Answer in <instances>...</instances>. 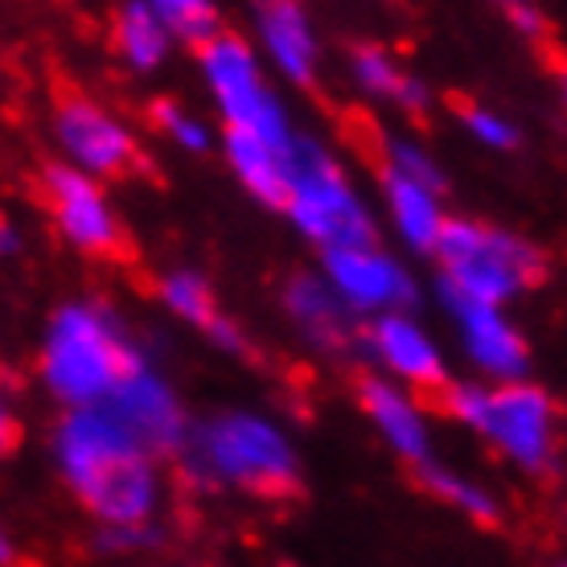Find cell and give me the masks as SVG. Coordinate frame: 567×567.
I'll use <instances>...</instances> for the list:
<instances>
[{"label":"cell","mask_w":567,"mask_h":567,"mask_svg":"<svg viewBox=\"0 0 567 567\" xmlns=\"http://www.w3.org/2000/svg\"><path fill=\"white\" fill-rule=\"evenodd\" d=\"M50 461L62 485L100 526H141L161 514V461L112 408L58 415L50 427Z\"/></svg>","instance_id":"1"},{"label":"cell","mask_w":567,"mask_h":567,"mask_svg":"<svg viewBox=\"0 0 567 567\" xmlns=\"http://www.w3.org/2000/svg\"><path fill=\"white\" fill-rule=\"evenodd\" d=\"M144 350L100 300H66L50 312L38 341V383L62 412L107 408Z\"/></svg>","instance_id":"2"},{"label":"cell","mask_w":567,"mask_h":567,"mask_svg":"<svg viewBox=\"0 0 567 567\" xmlns=\"http://www.w3.org/2000/svg\"><path fill=\"white\" fill-rule=\"evenodd\" d=\"M182 473L194 485L280 497L297 489L300 456L271 415L235 408L194 427V440L182 453Z\"/></svg>","instance_id":"3"},{"label":"cell","mask_w":567,"mask_h":567,"mask_svg":"<svg viewBox=\"0 0 567 567\" xmlns=\"http://www.w3.org/2000/svg\"><path fill=\"white\" fill-rule=\"evenodd\" d=\"M284 218L317 251L374 243V214L358 194L354 177L321 141L297 136L288 148V206Z\"/></svg>","instance_id":"4"},{"label":"cell","mask_w":567,"mask_h":567,"mask_svg":"<svg viewBox=\"0 0 567 567\" xmlns=\"http://www.w3.org/2000/svg\"><path fill=\"white\" fill-rule=\"evenodd\" d=\"M444 408L456 424L477 432L523 473H543L555 461V399L539 383H453Z\"/></svg>","instance_id":"5"},{"label":"cell","mask_w":567,"mask_h":567,"mask_svg":"<svg viewBox=\"0 0 567 567\" xmlns=\"http://www.w3.org/2000/svg\"><path fill=\"white\" fill-rule=\"evenodd\" d=\"M440 288L453 297L506 309L539 280L543 256L535 243L502 227H485L477 218H449L436 243Z\"/></svg>","instance_id":"6"},{"label":"cell","mask_w":567,"mask_h":567,"mask_svg":"<svg viewBox=\"0 0 567 567\" xmlns=\"http://www.w3.org/2000/svg\"><path fill=\"white\" fill-rule=\"evenodd\" d=\"M198 71L214 107L223 115V132H243V136H259L268 144L292 148L297 132H292L288 107L264 71V54L243 33L227 29L210 45H202Z\"/></svg>","instance_id":"7"},{"label":"cell","mask_w":567,"mask_h":567,"mask_svg":"<svg viewBox=\"0 0 567 567\" xmlns=\"http://www.w3.org/2000/svg\"><path fill=\"white\" fill-rule=\"evenodd\" d=\"M317 268L333 284V292L341 297V305L354 312V317H362V321L412 309L415 297H420L412 271L403 268L399 256H391L386 247H379V239L321 251V264H317Z\"/></svg>","instance_id":"8"},{"label":"cell","mask_w":567,"mask_h":567,"mask_svg":"<svg viewBox=\"0 0 567 567\" xmlns=\"http://www.w3.org/2000/svg\"><path fill=\"white\" fill-rule=\"evenodd\" d=\"M50 136H54L58 161L95 177V182L128 173L141 156V144H136L128 124L107 112L103 103L83 100V95L58 103L54 120H50Z\"/></svg>","instance_id":"9"},{"label":"cell","mask_w":567,"mask_h":567,"mask_svg":"<svg viewBox=\"0 0 567 567\" xmlns=\"http://www.w3.org/2000/svg\"><path fill=\"white\" fill-rule=\"evenodd\" d=\"M107 408L124 420V427L141 440L156 461L161 456H182L189 449V440H194V424L185 415L182 395L173 391L165 370L156 367L148 354L136 358V367L124 374V383L115 386Z\"/></svg>","instance_id":"10"},{"label":"cell","mask_w":567,"mask_h":567,"mask_svg":"<svg viewBox=\"0 0 567 567\" xmlns=\"http://www.w3.org/2000/svg\"><path fill=\"white\" fill-rule=\"evenodd\" d=\"M42 194L50 214H54L58 235L71 243L74 251L112 256L115 247L124 243L120 214H115L112 198L103 194V185L95 177L62 165V161H50L42 169Z\"/></svg>","instance_id":"11"},{"label":"cell","mask_w":567,"mask_h":567,"mask_svg":"<svg viewBox=\"0 0 567 567\" xmlns=\"http://www.w3.org/2000/svg\"><path fill=\"white\" fill-rule=\"evenodd\" d=\"M440 305L453 321L461 350L473 362V370L489 379L494 386L506 383H526V370H530V346H526L523 329L514 326L506 309L497 305H477V300L453 297L440 288Z\"/></svg>","instance_id":"12"},{"label":"cell","mask_w":567,"mask_h":567,"mask_svg":"<svg viewBox=\"0 0 567 567\" xmlns=\"http://www.w3.org/2000/svg\"><path fill=\"white\" fill-rule=\"evenodd\" d=\"M358 338H362V350L383 367L386 379H395L403 386L444 383V350H440L436 333L412 309L362 321Z\"/></svg>","instance_id":"13"},{"label":"cell","mask_w":567,"mask_h":567,"mask_svg":"<svg viewBox=\"0 0 567 567\" xmlns=\"http://www.w3.org/2000/svg\"><path fill=\"white\" fill-rule=\"evenodd\" d=\"M358 403L367 412L370 427L383 436V444L399 461L424 468L432 456V424H427V412L420 408L412 386L395 383L386 374H367L358 383Z\"/></svg>","instance_id":"14"},{"label":"cell","mask_w":567,"mask_h":567,"mask_svg":"<svg viewBox=\"0 0 567 567\" xmlns=\"http://www.w3.org/2000/svg\"><path fill=\"white\" fill-rule=\"evenodd\" d=\"M251 29H256V50L284 83L309 86L317 79L321 42H317L312 17L300 4H292V0L259 4L256 17H251Z\"/></svg>","instance_id":"15"},{"label":"cell","mask_w":567,"mask_h":567,"mask_svg":"<svg viewBox=\"0 0 567 567\" xmlns=\"http://www.w3.org/2000/svg\"><path fill=\"white\" fill-rule=\"evenodd\" d=\"M284 312H288V321L297 326V333L309 346H317V350H341V346H350V338L354 333H362V329H354V312L341 305V297L333 292V284L321 276V268L312 271H297L292 280L284 284V297H280Z\"/></svg>","instance_id":"16"},{"label":"cell","mask_w":567,"mask_h":567,"mask_svg":"<svg viewBox=\"0 0 567 567\" xmlns=\"http://www.w3.org/2000/svg\"><path fill=\"white\" fill-rule=\"evenodd\" d=\"M383 210L399 243L412 247L415 256H436L440 235L453 218L444 210V194L420 182H408V177H395V173L383 177Z\"/></svg>","instance_id":"17"},{"label":"cell","mask_w":567,"mask_h":567,"mask_svg":"<svg viewBox=\"0 0 567 567\" xmlns=\"http://www.w3.org/2000/svg\"><path fill=\"white\" fill-rule=\"evenodd\" d=\"M223 161L259 206L268 210L288 206V148L243 132H223Z\"/></svg>","instance_id":"18"},{"label":"cell","mask_w":567,"mask_h":567,"mask_svg":"<svg viewBox=\"0 0 567 567\" xmlns=\"http://www.w3.org/2000/svg\"><path fill=\"white\" fill-rule=\"evenodd\" d=\"M112 42L120 62L136 74H153L161 71L173 54V38L165 21L156 17V9L148 0H128L115 9V29H112Z\"/></svg>","instance_id":"19"},{"label":"cell","mask_w":567,"mask_h":567,"mask_svg":"<svg viewBox=\"0 0 567 567\" xmlns=\"http://www.w3.org/2000/svg\"><path fill=\"white\" fill-rule=\"evenodd\" d=\"M350 79L370 100H386L403 112H424L427 107V86L403 71L383 45H354L350 50Z\"/></svg>","instance_id":"20"},{"label":"cell","mask_w":567,"mask_h":567,"mask_svg":"<svg viewBox=\"0 0 567 567\" xmlns=\"http://www.w3.org/2000/svg\"><path fill=\"white\" fill-rule=\"evenodd\" d=\"M156 297H161V305L177 317V321H185V326H194V329H206L223 317L218 312V305H214V288L210 280L202 276L198 268H173L165 271L161 280H156Z\"/></svg>","instance_id":"21"},{"label":"cell","mask_w":567,"mask_h":567,"mask_svg":"<svg viewBox=\"0 0 567 567\" xmlns=\"http://www.w3.org/2000/svg\"><path fill=\"white\" fill-rule=\"evenodd\" d=\"M415 473H420V485H424L427 494H436L440 502H449L456 514H465V518H473V523H494L497 518V497L489 494L482 482L465 477L461 468L427 461V465L415 468Z\"/></svg>","instance_id":"22"},{"label":"cell","mask_w":567,"mask_h":567,"mask_svg":"<svg viewBox=\"0 0 567 567\" xmlns=\"http://www.w3.org/2000/svg\"><path fill=\"white\" fill-rule=\"evenodd\" d=\"M156 17L165 21L173 45H189V50H202L210 45L223 29V13L214 9L210 0H153Z\"/></svg>","instance_id":"23"},{"label":"cell","mask_w":567,"mask_h":567,"mask_svg":"<svg viewBox=\"0 0 567 567\" xmlns=\"http://www.w3.org/2000/svg\"><path fill=\"white\" fill-rule=\"evenodd\" d=\"M153 124L165 132V136H169V141L182 148V153L202 156V153H210V148H214L210 124H206L198 112L182 107L177 100H156L153 103Z\"/></svg>","instance_id":"24"},{"label":"cell","mask_w":567,"mask_h":567,"mask_svg":"<svg viewBox=\"0 0 567 567\" xmlns=\"http://www.w3.org/2000/svg\"><path fill=\"white\" fill-rule=\"evenodd\" d=\"M386 173L408 177V182H420V185H427V189L444 194V173H440L436 156L415 141H403V136L386 141Z\"/></svg>","instance_id":"25"},{"label":"cell","mask_w":567,"mask_h":567,"mask_svg":"<svg viewBox=\"0 0 567 567\" xmlns=\"http://www.w3.org/2000/svg\"><path fill=\"white\" fill-rule=\"evenodd\" d=\"M465 128L482 148H494V153H511V148H518V141H523L518 128H514V120H506V115L494 112V107H468Z\"/></svg>","instance_id":"26"},{"label":"cell","mask_w":567,"mask_h":567,"mask_svg":"<svg viewBox=\"0 0 567 567\" xmlns=\"http://www.w3.org/2000/svg\"><path fill=\"white\" fill-rule=\"evenodd\" d=\"M95 543H100V551H107V555H136V551H148V547L161 543V526L156 523L100 526V530H95Z\"/></svg>","instance_id":"27"},{"label":"cell","mask_w":567,"mask_h":567,"mask_svg":"<svg viewBox=\"0 0 567 567\" xmlns=\"http://www.w3.org/2000/svg\"><path fill=\"white\" fill-rule=\"evenodd\" d=\"M506 17H511L514 33H523V38H543V33H547V17H543L535 4H526V0L506 4Z\"/></svg>","instance_id":"28"},{"label":"cell","mask_w":567,"mask_h":567,"mask_svg":"<svg viewBox=\"0 0 567 567\" xmlns=\"http://www.w3.org/2000/svg\"><path fill=\"white\" fill-rule=\"evenodd\" d=\"M206 338L223 350V354H243L247 350V338H243V329L230 321V317H218L210 329H206Z\"/></svg>","instance_id":"29"},{"label":"cell","mask_w":567,"mask_h":567,"mask_svg":"<svg viewBox=\"0 0 567 567\" xmlns=\"http://www.w3.org/2000/svg\"><path fill=\"white\" fill-rule=\"evenodd\" d=\"M0 247H4V256H17V230L4 223V230H0Z\"/></svg>","instance_id":"30"},{"label":"cell","mask_w":567,"mask_h":567,"mask_svg":"<svg viewBox=\"0 0 567 567\" xmlns=\"http://www.w3.org/2000/svg\"><path fill=\"white\" fill-rule=\"evenodd\" d=\"M559 95H564V103H567V66L559 71Z\"/></svg>","instance_id":"31"},{"label":"cell","mask_w":567,"mask_h":567,"mask_svg":"<svg viewBox=\"0 0 567 567\" xmlns=\"http://www.w3.org/2000/svg\"><path fill=\"white\" fill-rule=\"evenodd\" d=\"M555 567H567V559H564V564H555Z\"/></svg>","instance_id":"32"}]
</instances>
